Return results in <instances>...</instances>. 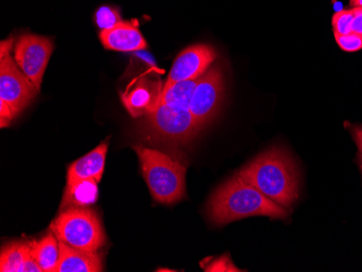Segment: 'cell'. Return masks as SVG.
<instances>
[{
    "label": "cell",
    "instance_id": "5b68a950",
    "mask_svg": "<svg viewBox=\"0 0 362 272\" xmlns=\"http://www.w3.org/2000/svg\"><path fill=\"white\" fill-rule=\"evenodd\" d=\"M146 122L154 135L176 142L188 141L202 128L188 107L160 102L146 115Z\"/></svg>",
    "mask_w": 362,
    "mask_h": 272
},
{
    "label": "cell",
    "instance_id": "ac0fdd59",
    "mask_svg": "<svg viewBox=\"0 0 362 272\" xmlns=\"http://www.w3.org/2000/svg\"><path fill=\"white\" fill-rule=\"evenodd\" d=\"M355 12L353 8L349 10H339L333 16L332 26L334 36L345 35L353 32Z\"/></svg>",
    "mask_w": 362,
    "mask_h": 272
},
{
    "label": "cell",
    "instance_id": "d6986e66",
    "mask_svg": "<svg viewBox=\"0 0 362 272\" xmlns=\"http://www.w3.org/2000/svg\"><path fill=\"white\" fill-rule=\"evenodd\" d=\"M122 22L121 16L117 9L107 6H103V7L98 9L95 13V23L98 28H100L101 30H109L113 26Z\"/></svg>",
    "mask_w": 362,
    "mask_h": 272
},
{
    "label": "cell",
    "instance_id": "603a6c76",
    "mask_svg": "<svg viewBox=\"0 0 362 272\" xmlns=\"http://www.w3.org/2000/svg\"><path fill=\"white\" fill-rule=\"evenodd\" d=\"M22 272H44L42 271L40 266L38 265L37 261L34 259L32 254L30 257L26 259L25 264H24L23 268H22Z\"/></svg>",
    "mask_w": 362,
    "mask_h": 272
},
{
    "label": "cell",
    "instance_id": "ffe728a7",
    "mask_svg": "<svg viewBox=\"0 0 362 272\" xmlns=\"http://www.w3.org/2000/svg\"><path fill=\"white\" fill-rule=\"evenodd\" d=\"M337 45L344 52H356L362 49V35L361 34L351 32L345 35L335 36Z\"/></svg>",
    "mask_w": 362,
    "mask_h": 272
},
{
    "label": "cell",
    "instance_id": "9c48e42d",
    "mask_svg": "<svg viewBox=\"0 0 362 272\" xmlns=\"http://www.w3.org/2000/svg\"><path fill=\"white\" fill-rule=\"evenodd\" d=\"M217 54L209 45H194L181 52L175 60L164 87L201 78L209 70Z\"/></svg>",
    "mask_w": 362,
    "mask_h": 272
},
{
    "label": "cell",
    "instance_id": "5bb4252c",
    "mask_svg": "<svg viewBox=\"0 0 362 272\" xmlns=\"http://www.w3.org/2000/svg\"><path fill=\"white\" fill-rule=\"evenodd\" d=\"M30 254L44 272H56L60 261V245L54 233H49L40 241L30 242Z\"/></svg>",
    "mask_w": 362,
    "mask_h": 272
},
{
    "label": "cell",
    "instance_id": "4fadbf2b",
    "mask_svg": "<svg viewBox=\"0 0 362 272\" xmlns=\"http://www.w3.org/2000/svg\"><path fill=\"white\" fill-rule=\"evenodd\" d=\"M60 261L56 272L103 271V256L97 252L81 251L59 241Z\"/></svg>",
    "mask_w": 362,
    "mask_h": 272
},
{
    "label": "cell",
    "instance_id": "7c38bea8",
    "mask_svg": "<svg viewBox=\"0 0 362 272\" xmlns=\"http://www.w3.org/2000/svg\"><path fill=\"white\" fill-rule=\"evenodd\" d=\"M107 152V143L103 142L93 151L89 152L71 164L66 175V186H70L79 180L93 179L100 182L105 172Z\"/></svg>",
    "mask_w": 362,
    "mask_h": 272
},
{
    "label": "cell",
    "instance_id": "cb8c5ba5",
    "mask_svg": "<svg viewBox=\"0 0 362 272\" xmlns=\"http://www.w3.org/2000/svg\"><path fill=\"white\" fill-rule=\"evenodd\" d=\"M355 12V19L353 23V32L355 33L361 34L362 35V9L359 8H353Z\"/></svg>",
    "mask_w": 362,
    "mask_h": 272
},
{
    "label": "cell",
    "instance_id": "9a60e30c",
    "mask_svg": "<svg viewBox=\"0 0 362 272\" xmlns=\"http://www.w3.org/2000/svg\"><path fill=\"white\" fill-rule=\"evenodd\" d=\"M98 184L93 179L79 180L66 186L61 210L70 207H87L95 204L98 199Z\"/></svg>",
    "mask_w": 362,
    "mask_h": 272
},
{
    "label": "cell",
    "instance_id": "8fae6325",
    "mask_svg": "<svg viewBox=\"0 0 362 272\" xmlns=\"http://www.w3.org/2000/svg\"><path fill=\"white\" fill-rule=\"evenodd\" d=\"M100 40L107 49L119 52H137L146 49V42L137 22H119L109 30H101Z\"/></svg>",
    "mask_w": 362,
    "mask_h": 272
},
{
    "label": "cell",
    "instance_id": "ba28073f",
    "mask_svg": "<svg viewBox=\"0 0 362 272\" xmlns=\"http://www.w3.org/2000/svg\"><path fill=\"white\" fill-rule=\"evenodd\" d=\"M223 73L218 66L209 69L197 84L190 102V112L203 127L216 117L223 98Z\"/></svg>",
    "mask_w": 362,
    "mask_h": 272
},
{
    "label": "cell",
    "instance_id": "2e32d148",
    "mask_svg": "<svg viewBox=\"0 0 362 272\" xmlns=\"http://www.w3.org/2000/svg\"><path fill=\"white\" fill-rule=\"evenodd\" d=\"M30 256V243L13 242L6 245L0 254V271L22 272Z\"/></svg>",
    "mask_w": 362,
    "mask_h": 272
},
{
    "label": "cell",
    "instance_id": "6da1fadb",
    "mask_svg": "<svg viewBox=\"0 0 362 272\" xmlns=\"http://www.w3.org/2000/svg\"><path fill=\"white\" fill-rule=\"evenodd\" d=\"M238 175L286 210H290L300 196L298 166L284 148L274 147L262 152Z\"/></svg>",
    "mask_w": 362,
    "mask_h": 272
},
{
    "label": "cell",
    "instance_id": "30bf717a",
    "mask_svg": "<svg viewBox=\"0 0 362 272\" xmlns=\"http://www.w3.org/2000/svg\"><path fill=\"white\" fill-rule=\"evenodd\" d=\"M160 81L140 79L123 95V103L133 117H146L160 105L163 93Z\"/></svg>",
    "mask_w": 362,
    "mask_h": 272
},
{
    "label": "cell",
    "instance_id": "4316f807",
    "mask_svg": "<svg viewBox=\"0 0 362 272\" xmlns=\"http://www.w3.org/2000/svg\"><path fill=\"white\" fill-rule=\"evenodd\" d=\"M351 6L353 8L362 9V0H351Z\"/></svg>",
    "mask_w": 362,
    "mask_h": 272
},
{
    "label": "cell",
    "instance_id": "8992f818",
    "mask_svg": "<svg viewBox=\"0 0 362 272\" xmlns=\"http://www.w3.org/2000/svg\"><path fill=\"white\" fill-rule=\"evenodd\" d=\"M37 93L35 85L10 54L0 57V99L10 105L16 117L30 105Z\"/></svg>",
    "mask_w": 362,
    "mask_h": 272
},
{
    "label": "cell",
    "instance_id": "484cf974",
    "mask_svg": "<svg viewBox=\"0 0 362 272\" xmlns=\"http://www.w3.org/2000/svg\"><path fill=\"white\" fill-rule=\"evenodd\" d=\"M13 42V38H10V40H3V42H1V45H0V57L6 56V54H10V50H11Z\"/></svg>",
    "mask_w": 362,
    "mask_h": 272
},
{
    "label": "cell",
    "instance_id": "e0dca14e",
    "mask_svg": "<svg viewBox=\"0 0 362 272\" xmlns=\"http://www.w3.org/2000/svg\"><path fill=\"white\" fill-rule=\"evenodd\" d=\"M200 78L192 81H184V82L175 83L170 86L163 87L160 103L165 105H175L179 107H190L191 99L195 87Z\"/></svg>",
    "mask_w": 362,
    "mask_h": 272
},
{
    "label": "cell",
    "instance_id": "7402d4cb",
    "mask_svg": "<svg viewBox=\"0 0 362 272\" xmlns=\"http://www.w3.org/2000/svg\"><path fill=\"white\" fill-rule=\"evenodd\" d=\"M16 117L13 114L11 107L5 101L0 99V123H1V127H6L9 125L10 122Z\"/></svg>",
    "mask_w": 362,
    "mask_h": 272
},
{
    "label": "cell",
    "instance_id": "d4e9b609",
    "mask_svg": "<svg viewBox=\"0 0 362 272\" xmlns=\"http://www.w3.org/2000/svg\"><path fill=\"white\" fill-rule=\"evenodd\" d=\"M351 134H353L354 140H355L356 145L359 149L360 155H362V126L353 127Z\"/></svg>",
    "mask_w": 362,
    "mask_h": 272
},
{
    "label": "cell",
    "instance_id": "44dd1931",
    "mask_svg": "<svg viewBox=\"0 0 362 272\" xmlns=\"http://www.w3.org/2000/svg\"><path fill=\"white\" fill-rule=\"evenodd\" d=\"M205 271H241L238 269L228 256H223L221 259H215L209 265L205 266Z\"/></svg>",
    "mask_w": 362,
    "mask_h": 272
},
{
    "label": "cell",
    "instance_id": "277c9868",
    "mask_svg": "<svg viewBox=\"0 0 362 272\" xmlns=\"http://www.w3.org/2000/svg\"><path fill=\"white\" fill-rule=\"evenodd\" d=\"M57 239L74 249L98 252L105 243L100 218L88 207H70L50 225Z\"/></svg>",
    "mask_w": 362,
    "mask_h": 272
},
{
    "label": "cell",
    "instance_id": "52a82bcc",
    "mask_svg": "<svg viewBox=\"0 0 362 272\" xmlns=\"http://www.w3.org/2000/svg\"><path fill=\"white\" fill-rule=\"evenodd\" d=\"M54 52L50 38L38 35H22L14 48V61L20 70L35 85L38 91L42 84L45 71Z\"/></svg>",
    "mask_w": 362,
    "mask_h": 272
},
{
    "label": "cell",
    "instance_id": "7a4b0ae2",
    "mask_svg": "<svg viewBox=\"0 0 362 272\" xmlns=\"http://www.w3.org/2000/svg\"><path fill=\"white\" fill-rule=\"evenodd\" d=\"M209 220L216 226L254 216L286 219L288 210L274 203L239 175L219 187L207 205Z\"/></svg>",
    "mask_w": 362,
    "mask_h": 272
},
{
    "label": "cell",
    "instance_id": "83f0119b",
    "mask_svg": "<svg viewBox=\"0 0 362 272\" xmlns=\"http://www.w3.org/2000/svg\"><path fill=\"white\" fill-rule=\"evenodd\" d=\"M359 161H360V168H361V172H362V155L359 156Z\"/></svg>",
    "mask_w": 362,
    "mask_h": 272
},
{
    "label": "cell",
    "instance_id": "3957f363",
    "mask_svg": "<svg viewBox=\"0 0 362 272\" xmlns=\"http://www.w3.org/2000/svg\"><path fill=\"white\" fill-rule=\"evenodd\" d=\"M142 175L154 200L172 205L186 196V166L158 150L135 146Z\"/></svg>",
    "mask_w": 362,
    "mask_h": 272
}]
</instances>
